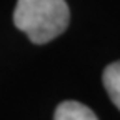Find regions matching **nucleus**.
Instances as JSON below:
<instances>
[{
	"label": "nucleus",
	"instance_id": "obj_1",
	"mask_svg": "<svg viewBox=\"0 0 120 120\" xmlns=\"http://www.w3.org/2000/svg\"><path fill=\"white\" fill-rule=\"evenodd\" d=\"M70 10L65 0H17L13 23L37 45L49 43L65 32Z\"/></svg>",
	"mask_w": 120,
	"mask_h": 120
},
{
	"label": "nucleus",
	"instance_id": "obj_2",
	"mask_svg": "<svg viewBox=\"0 0 120 120\" xmlns=\"http://www.w3.org/2000/svg\"><path fill=\"white\" fill-rule=\"evenodd\" d=\"M53 120H98L92 109L77 100H65L55 109Z\"/></svg>",
	"mask_w": 120,
	"mask_h": 120
},
{
	"label": "nucleus",
	"instance_id": "obj_3",
	"mask_svg": "<svg viewBox=\"0 0 120 120\" xmlns=\"http://www.w3.org/2000/svg\"><path fill=\"white\" fill-rule=\"evenodd\" d=\"M102 82H103V87L107 90L110 100L120 110V60L105 67L103 75H102Z\"/></svg>",
	"mask_w": 120,
	"mask_h": 120
}]
</instances>
